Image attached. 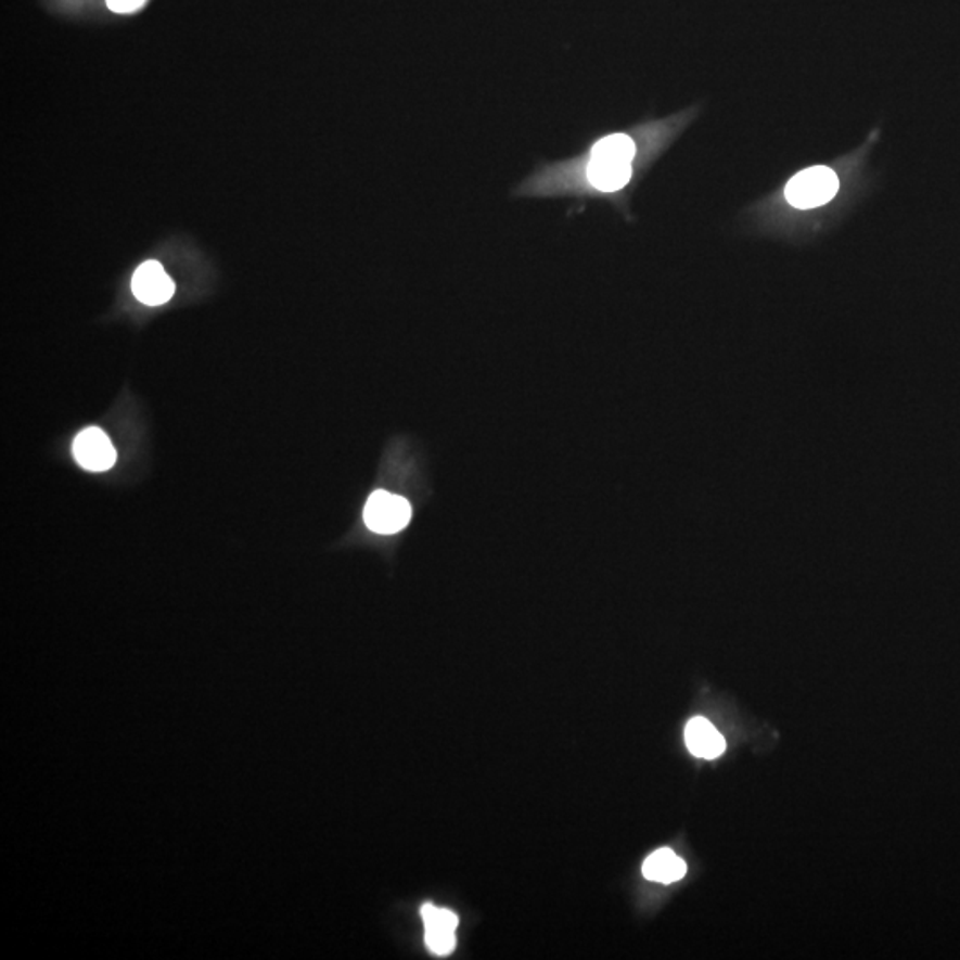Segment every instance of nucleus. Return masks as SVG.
I'll return each mask as SVG.
<instances>
[{
	"mask_svg": "<svg viewBox=\"0 0 960 960\" xmlns=\"http://www.w3.org/2000/svg\"><path fill=\"white\" fill-rule=\"evenodd\" d=\"M840 178L828 166H812L790 178L784 189L786 202L795 208L823 207L836 197Z\"/></svg>",
	"mask_w": 960,
	"mask_h": 960,
	"instance_id": "f257e3e1",
	"label": "nucleus"
},
{
	"mask_svg": "<svg viewBox=\"0 0 960 960\" xmlns=\"http://www.w3.org/2000/svg\"><path fill=\"white\" fill-rule=\"evenodd\" d=\"M363 520L377 534H397L408 527L411 505L406 498L388 491H375L364 505Z\"/></svg>",
	"mask_w": 960,
	"mask_h": 960,
	"instance_id": "f03ea898",
	"label": "nucleus"
},
{
	"mask_svg": "<svg viewBox=\"0 0 960 960\" xmlns=\"http://www.w3.org/2000/svg\"><path fill=\"white\" fill-rule=\"evenodd\" d=\"M74 456L89 472H105L116 463V450L100 427H88L79 433L74 441Z\"/></svg>",
	"mask_w": 960,
	"mask_h": 960,
	"instance_id": "7ed1b4c3",
	"label": "nucleus"
},
{
	"mask_svg": "<svg viewBox=\"0 0 960 960\" xmlns=\"http://www.w3.org/2000/svg\"><path fill=\"white\" fill-rule=\"evenodd\" d=\"M133 296L138 297L143 305L161 306L168 303L175 294V283L164 271L158 261H144L133 272Z\"/></svg>",
	"mask_w": 960,
	"mask_h": 960,
	"instance_id": "20e7f679",
	"label": "nucleus"
},
{
	"mask_svg": "<svg viewBox=\"0 0 960 960\" xmlns=\"http://www.w3.org/2000/svg\"><path fill=\"white\" fill-rule=\"evenodd\" d=\"M422 920L425 923V945L434 956H448L456 946V929L459 920L452 911L439 907H422Z\"/></svg>",
	"mask_w": 960,
	"mask_h": 960,
	"instance_id": "39448f33",
	"label": "nucleus"
},
{
	"mask_svg": "<svg viewBox=\"0 0 960 960\" xmlns=\"http://www.w3.org/2000/svg\"><path fill=\"white\" fill-rule=\"evenodd\" d=\"M684 742L690 753L697 758H719L725 753L726 740L709 720L695 717L684 728Z\"/></svg>",
	"mask_w": 960,
	"mask_h": 960,
	"instance_id": "423d86ee",
	"label": "nucleus"
},
{
	"mask_svg": "<svg viewBox=\"0 0 960 960\" xmlns=\"http://www.w3.org/2000/svg\"><path fill=\"white\" fill-rule=\"evenodd\" d=\"M642 873L645 879L662 884L680 881L687 873V865L681 857L676 856L669 848H661L651 854L642 865Z\"/></svg>",
	"mask_w": 960,
	"mask_h": 960,
	"instance_id": "0eeeda50",
	"label": "nucleus"
},
{
	"mask_svg": "<svg viewBox=\"0 0 960 960\" xmlns=\"http://www.w3.org/2000/svg\"><path fill=\"white\" fill-rule=\"evenodd\" d=\"M146 0H107L108 10L114 13H133L141 10Z\"/></svg>",
	"mask_w": 960,
	"mask_h": 960,
	"instance_id": "6e6552de",
	"label": "nucleus"
}]
</instances>
